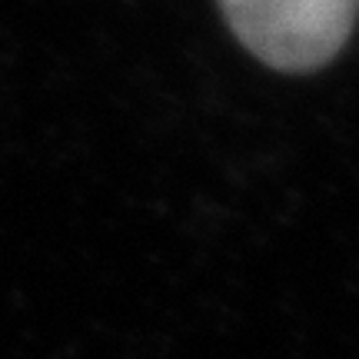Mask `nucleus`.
I'll list each match as a JSON object with an SVG mask.
<instances>
[{
    "label": "nucleus",
    "instance_id": "nucleus-1",
    "mask_svg": "<svg viewBox=\"0 0 359 359\" xmlns=\"http://www.w3.org/2000/svg\"><path fill=\"white\" fill-rule=\"evenodd\" d=\"M233 37L273 70L306 74L343 50L359 0H217Z\"/></svg>",
    "mask_w": 359,
    "mask_h": 359
}]
</instances>
